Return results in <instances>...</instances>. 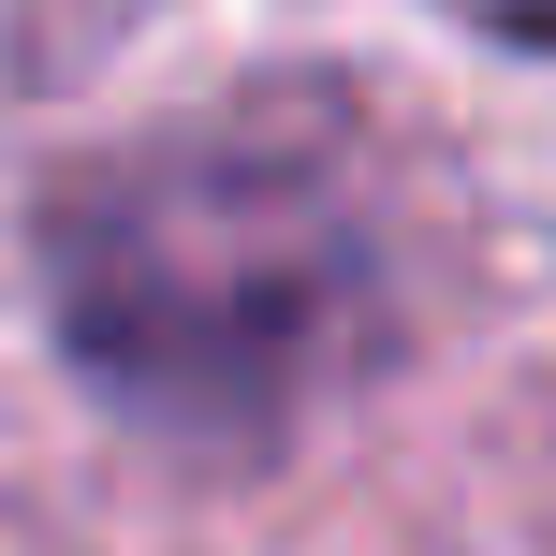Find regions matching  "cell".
<instances>
[{
    "label": "cell",
    "instance_id": "1",
    "mask_svg": "<svg viewBox=\"0 0 556 556\" xmlns=\"http://www.w3.org/2000/svg\"><path fill=\"white\" fill-rule=\"evenodd\" d=\"M381 250L307 147L205 132L88 176L59 205V323L132 410L264 425L366 337Z\"/></svg>",
    "mask_w": 556,
    "mask_h": 556
}]
</instances>
